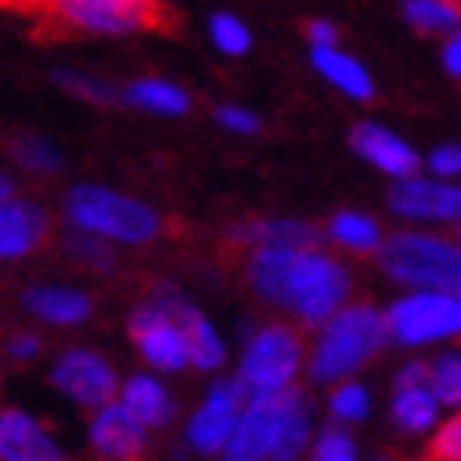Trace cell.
I'll return each instance as SVG.
<instances>
[{
  "label": "cell",
  "mask_w": 461,
  "mask_h": 461,
  "mask_svg": "<svg viewBox=\"0 0 461 461\" xmlns=\"http://www.w3.org/2000/svg\"><path fill=\"white\" fill-rule=\"evenodd\" d=\"M246 280L268 306L292 311L303 325L330 321L352 292V276L318 246H254Z\"/></svg>",
  "instance_id": "cell-1"
},
{
  "label": "cell",
  "mask_w": 461,
  "mask_h": 461,
  "mask_svg": "<svg viewBox=\"0 0 461 461\" xmlns=\"http://www.w3.org/2000/svg\"><path fill=\"white\" fill-rule=\"evenodd\" d=\"M390 340L386 314L371 303H344L340 311L318 325V340L306 356V371L314 382H340L371 363L378 348Z\"/></svg>",
  "instance_id": "cell-2"
},
{
  "label": "cell",
  "mask_w": 461,
  "mask_h": 461,
  "mask_svg": "<svg viewBox=\"0 0 461 461\" xmlns=\"http://www.w3.org/2000/svg\"><path fill=\"white\" fill-rule=\"evenodd\" d=\"M19 8L38 15L46 27H65L68 34H175L178 23L175 8L163 0H19Z\"/></svg>",
  "instance_id": "cell-3"
},
{
  "label": "cell",
  "mask_w": 461,
  "mask_h": 461,
  "mask_svg": "<svg viewBox=\"0 0 461 461\" xmlns=\"http://www.w3.org/2000/svg\"><path fill=\"white\" fill-rule=\"evenodd\" d=\"M65 220L76 230H91L113 246H144L159 235V212L151 204L106 185H72Z\"/></svg>",
  "instance_id": "cell-4"
},
{
  "label": "cell",
  "mask_w": 461,
  "mask_h": 461,
  "mask_svg": "<svg viewBox=\"0 0 461 461\" xmlns=\"http://www.w3.org/2000/svg\"><path fill=\"white\" fill-rule=\"evenodd\" d=\"M378 265L390 280L416 287V292L461 295V246L447 239L401 230V235L382 242Z\"/></svg>",
  "instance_id": "cell-5"
},
{
  "label": "cell",
  "mask_w": 461,
  "mask_h": 461,
  "mask_svg": "<svg viewBox=\"0 0 461 461\" xmlns=\"http://www.w3.org/2000/svg\"><path fill=\"white\" fill-rule=\"evenodd\" d=\"M246 401L249 390L239 375H212L208 386L197 401V409L185 416V428H182V443L194 450L197 457L216 461L223 454V447L230 443L239 420L246 412Z\"/></svg>",
  "instance_id": "cell-6"
},
{
  "label": "cell",
  "mask_w": 461,
  "mask_h": 461,
  "mask_svg": "<svg viewBox=\"0 0 461 461\" xmlns=\"http://www.w3.org/2000/svg\"><path fill=\"white\" fill-rule=\"evenodd\" d=\"M303 367V340L292 325H261V330L246 333L242 356L235 375L246 382L249 393H276L295 386V375Z\"/></svg>",
  "instance_id": "cell-7"
},
{
  "label": "cell",
  "mask_w": 461,
  "mask_h": 461,
  "mask_svg": "<svg viewBox=\"0 0 461 461\" xmlns=\"http://www.w3.org/2000/svg\"><path fill=\"white\" fill-rule=\"evenodd\" d=\"M129 340L137 344V356L144 359V367L159 371V375H178L189 367V344L185 330L175 318V311L151 295L140 306H132L129 314Z\"/></svg>",
  "instance_id": "cell-8"
},
{
  "label": "cell",
  "mask_w": 461,
  "mask_h": 461,
  "mask_svg": "<svg viewBox=\"0 0 461 461\" xmlns=\"http://www.w3.org/2000/svg\"><path fill=\"white\" fill-rule=\"evenodd\" d=\"M50 386L65 401H72L76 409L95 412V409L110 405V401H118L122 378H118V367H113L103 352L65 348L50 367Z\"/></svg>",
  "instance_id": "cell-9"
},
{
  "label": "cell",
  "mask_w": 461,
  "mask_h": 461,
  "mask_svg": "<svg viewBox=\"0 0 461 461\" xmlns=\"http://www.w3.org/2000/svg\"><path fill=\"white\" fill-rule=\"evenodd\" d=\"M386 325H390V340L405 344V348L457 337L461 333V295H447V292L405 295L386 311Z\"/></svg>",
  "instance_id": "cell-10"
},
{
  "label": "cell",
  "mask_w": 461,
  "mask_h": 461,
  "mask_svg": "<svg viewBox=\"0 0 461 461\" xmlns=\"http://www.w3.org/2000/svg\"><path fill=\"white\" fill-rule=\"evenodd\" d=\"M299 401H303V393L295 386L276 390V393H249L239 428L216 461H268L273 457L276 435H280V424Z\"/></svg>",
  "instance_id": "cell-11"
},
{
  "label": "cell",
  "mask_w": 461,
  "mask_h": 461,
  "mask_svg": "<svg viewBox=\"0 0 461 461\" xmlns=\"http://www.w3.org/2000/svg\"><path fill=\"white\" fill-rule=\"evenodd\" d=\"M148 428L132 416L122 401L95 409L87 420V443L103 461H140L148 450Z\"/></svg>",
  "instance_id": "cell-12"
},
{
  "label": "cell",
  "mask_w": 461,
  "mask_h": 461,
  "mask_svg": "<svg viewBox=\"0 0 461 461\" xmlns=\"http://www.w3.org/2000/svg\"><path fill=\"white\" fill-rule=\"evenodd\" d=\"M0 461H68V454L34 412L8 405L0 409Z\"/></svg>",
  "instance_id": "cell-13"
},
{
  "label": "cell",
  "mask_w": 461,
  "mask_h": 461,
  "mask_svg": "<svg viewBox=\"0 0 461 461\" xmlns=\"http://www.w3.org/2000/svg\"><path fill=\"white\" fill-rule=\"evenodd\" d=\"M156 295H159V299L170 306V311H175V318L182 321L185 344H189V367L201 371V375H220L223 363H227V344H223V337H220L216 325L208 321L182 292H175V287L163 284Z\"/></svg>",
  "instance_id": "cell-14"
},
{
  "label": "cell",
  "mask_w": 461,
  "mask_h": 461,
  "mask_svg": "<svg viewBox=\"0 0 461 461\" xmlns=\"http://www.w3.org/2000/svg\"><path fill=\"white\" fill-rule=\"evenodd\" d=\"M390 208L405 220H438L450 223L461 220V189L424 178H397L390 189Z\"/></svg>",
  "instance_id": "cell-15"
},
{
  "label": "cell",
  "mask_w": 461,
  "mask_h": 461,
  "mask_svg": "<svg viewBox=\"0 0 461 461\" xmlns=\"http://www.w3.org/2000/svg\"><path fill=\"white\" fill-rule=\"evenodd\" d=\"M19 303H23V311L34 321L53 325V330H76V325H84L95 311L91 295L80 292V287H68V284H31Z\"/></svg>",
  "instance_id": "cell-16"
},
{
  "label": "cell",
  "mask_w": 461,
  "mask_h": 461,
  "mask_svg": "<svg viewBox=\"0 0 461 461\" xmlns=\"http://www.w3.org/2000/svg\"><path fill=\"white\" fill-rule=\"evenodd\" d=\"M50 235V216L31 201H0V261L31 258Z\"/></svg>",
  "instance_id": "cell-17"
},
{
  "label": "cell",
  "mask_w": 461,
  "mask_h": 461,
  "mask_svg": "<svg viewBox=\"0 0 461 461\" xmlns=\"http://www.w3.org/2000/svg\"><path fill=\"white\" fill-rule=\"evenodd\" d=\"M118 401L140 420L148 431L170 428V424H175V412H178L175 393L167 390V382L159 378V371H151V367L140 371V375H129V378L122 382Z\"/></svg>",
  "instance_id": "cell-18"
},
{
  "label": "cell",
  "mask_w": 461,
  "mask_h": 461,
  "mask_svg": "<svg viewBox=\"0 0 461 461\" xmlns=\"http://www.w3.org/2000/svg\"><path fill=\"white\" fill-rule=\"evenodd\" d=\"M352 151L356 156H363L371 167H378L382 175H390V178H412L416 175V151L393 137L390 129H382V125H371V122H363L352 129Z\"/></svg>",
  "instance_id": "cell-19"
},
{
  "label": "cell",
  "mask_w": 461,
  "mask_h": 461,
  "mask_svg": "<svg viewBox=\"0 0 461 461\" xmlns=\"http://www.w3.org/2000/svg\"><path fill=\"white\" fill-rule=\"evenodd\" d=\"M311 61H314V68L325 76V80H330L337 91L348 95V99H359V103L375 99V84H371L367 68H363L359 61H352V57L337 53V46H314Z\"/></svg>",
  "instance_id": "cell-20"
},
{
  "label": "cell",
  "mask_w": 461,
  "mask_h": 461,
  "mask_svg": "<svg viewBox=\"0 0 461 461\" xmlns=\"http://www.w3.org/2000/svg\"><path fill=\"white\" fill-rule=\"evenodd\" d=\"M438 416V397L428 386H412V390H393V405H390V420L397 431L405 435H424L431 431Z\"/></svg>",
  "instance_id": "cell-21"
},
{
  "label": "cell",
  "mask_w": 461,
  "mask_h": 461,
  "mask_svg": "<svg viewBox=\"0 0 461 461\" xmlns=\"http://www.w3.org/2000/svg\"><path fill=\"white\" fill-rule=\"evenodd\" d=\"M235 239L246 246H318V230L299 220H258L235 227Z\"/></svg>",
  "instance_id": "cell-22"
},
{
  "label": "cell",
  "mask_w": 461,
  "mask_h": 461,
  "mask_svg": "<svg viewBox=\"0 0 461 461\" xmlns=\"http://www.w3.org/2000/svg\"><path fill=\"white\" fill-rule=\"evenodd\" d=\"M125 103L140 106L148 113H163V118H182L189 110V95L167 80H137V84H129Z\"/></svg>",
  "instance_id": "cell-23"
},
{
  "label": "cell",
  "mask_w": 461,
  "mask_h": 461,
  "mask_svg": "<svg viewBox=\"0 0 461 461\" xmlns=\"http://www.w3.org/2000/svg\"><path fill=\"white\" fill-rule=\"evenodd\" d=\"M311 447H314V424H311V409H306V397H303L280 424V435H276L268 461H299Z\"/></svg>",
  "instance_id": "cell-24"
},
{
  "label": "cell",
  "mask_w": 461,
  "mask_h": 461,
  "mask_svg": "<svg viewBox=\"0 0 461 461\" xmlns=\"http://www.w3.org/2000/svg\"><path fill=\"white\" fill-rule=\"evenodd\" d=\"M330 239L352 254H378L382 249V235H378V223L363 212H337L330 220Z\"/></svg>",
  "instance_id": "cell-25"
},
{
  "label": "cell",
  "mask_w": 461,
  "mask_h": 461,
  "mask_svg": "<svg viewBox=\"0 0 461 461\" xmlns=\"http://www.w3.org/2000/svg\"><path fill=\"white\" fill-rule=\"evenodd\" d=\"M401 15L420 34H447L461 27V5H454V0H405Z\"/></svg>",
  "instance_id": "cell-26"
},
{
  "label": "cell",
  "mask_w": 461,
  "mask_h": 461,
  "mask_svg": "<svg viewBox=\"0 0 461 461\" xmlns=\"http://www.w3.org/2000/svg\"><path fill=\"white\" fill-rule=\"evenodd\" d=\"M113 242L99 239V235H91V230H68V239H65V249H68V258L76 265H84L87 273H113Z\"/></svg>",
  "instance_id": "cell-27"
},
{
  "label": "cell",
  "mask_w": 461,
  "mask_h": 461,
  "mask_svg": "<svg viewBox=\"0 0 461 461\" xmlns=\"http://www.w3.org/2000/svg\"><path fill=\"white\" fill-rule=\"evenodd\" d=\"M371 412V393L363 382H352V378H340L333 393H330V416L337 424H359V420H367Z\"/></svg>",
  "instance_id": "cell-28"
},
{
  "label": "cell",
  "mask_w": 461,
  "mask_h": 461,
  "mask_svg": "<svg viewBox=\"0 0 461 461\" xmlns=\"http://www.w3.org/2000/svg\"><path fill=\"white\" fill-rule=\"evenodd\" d=\"M12 151H15V163L31 170V175H57V170H61V151L46 137H38V132H23Z\"/></svg>",
  "instance_id": "cell-29"
},
{
  "label": "cell",
  "mask_w": 461,
  "mask_h": 461,
  "mask_svg": "<svg viewBox=\"0 0 461 461\" xmlns=\"http://www.w3.org/2000/svg\"><path fill=\"white\" fill-rule=\"evenodd\" d=\"M428 390L438 405H461V356H438L428 371Z\"/></svg>",
  "instance_id": "cell-30"
},
{
  "label": "cell",
  "mask_w": 461,
  "mask_h": 461,
  "mask_svg": "<svg viewBox=\"0 0 461 461\" xmlns=\"http://www.w3.org/2000/svg\"><path fill=\"white\" fill-rule=\"evenodd\" d=\"M53 80L61 84L65 91L80 95V99L103 103V106H110V103H122V99H125V95H118L113 87H106L103 80H91V76H80V72H53Z\"/></svg>",
  "instance_id": "cell-31"
},
{
  "label": "cell",
  "mask_w": 461,
  "mask_h": 461,
  "mask_svg": "<svg viewBox=\"0 0 461 461\" xmlns=\"http://www.w3.org/2000/svg\"><path fill=\"white\" fill-rule=\"evenodd\" d=\"M212 42L220 53L239 57L249 50V31L239 23L235 15H212Z\"/></svg>",
  "instance_id": "cell-32"
},
{
  "label": "cell",
  "mask_w": 461,
  "mask_h": 461,
  "mask_svg": "<svg viewBox=\"0 0 461 461\" xmlns=\"http://www.w3.org/2000/svg\"><path fill=\"white\" fill-rule=\"evenodd\" d=\"M314 461H359L356 457V443L352 435L340 428H325L318 438H314Z\"/></svg>",
  "instance_id": "cell-33"
},
{
  "label": "cell",
  "mask_w": 461,
  "mask_h": 461,
  "mask_svg": "<svg viewBox=\"0 0 461 461\" xmlns=\"http://www.w3.org/2000/svg\"><path fill=\"white\" fill-rule=\"evenodd\" d=\"M428 457L431 461H461V412L438 428V435L431 438Z\"/></svg>",
  "instance_id": "cell-34"
},
{
  "label": "cell",
  "mask_w": 461,
  "mask_h": 461,
  "mask_svg": "<svg viewBox=\"0 0 461 461\" xmlns=\"http://www.w3.org/2000/svg\"><path fill=\"white\" fill-rule=\"evenodd\" d=\"M216 122L230 132H242V137H249V132H258L261 122H258V113H249L242 106H216Z\"/></svg>",
  "instance_id": "cell-35"
},
{
  "label": "cell",
  "mask_w": 461,
  "mask_h": 461,
  "mask_svg": "<svg viewBox=\"0 0 461 461\" xmlns=\"http://www.w3.org/2000/svg\"><path fill=\"white\" fill-rule=\"evenodd\" d=\"M428 167L435 170L438 178H454V175H461V148H457V144L435 148V151H431V159H428Z\"/></svg>",
  "instance_id": "cell-36"
},
{
  "label": "cell",
  "mask_w": 461,
  "mask_h": 461,
  "mask_svg": "<svg viewBox=\"0 0 461 461\" xmlns=\"http://www.w3.org/2000/svg\"><path fill=\"white\" fill-rule=\"evenodd\" d=\"M8 359L12 363H31L34 356H38V337L34 333H15L12 340H8Z\"/></svg>",
  "instance_id": "cell-37"
},
{
  "label": "cell",
  "mask_w": 461,
  "mask_h": 461,
  "mask_svg": "<svg viewBox=\"0 0 461 461\" xmlns=\"http://www.w3.org/2000/svg\"><path fill=\"white\" fill-rule=\"evenodd\" d=\"M428 363H405L393 378V390H412V386H428Z\"/></svg>",
  "instance_id": "cell-38"
},
{
  "label": "cell",
  "mask_w": 461,
  "mask_h": 461,
  "mask_svg": "<svg viewBox=\"0 0 461 461\" xmlns=\"http://www.w3.org/2000/svg\"><path fill=\"white\" fill-rule=\"evenodd\" d=\"M306 38H311V46H337V27L314 19V23H306Z\"/></svg>",
  "instance_id": "cell-39"
},
{
  "label": "cell",
  "mask_w": 461,
  "mask_h": 461,
  "mask_svg": "<svg viewBox=\"0 0 461 461\" xmlns=\"http://www.w3.org/2000/svg\"><path fill=\"white\" fill-rule=\"evenodd\" d=\"M443 65L450 76H461V27L447 38V46H443Z\"/></svg>",
  "instance_id": "cell-40"
},
{
  "label": "cell",
  "mask_w": 461,
  "mask_h": 461,
  "mask_svg": "<svg viewBox=\"0 0 461 461\" xmlns=\"http://www.w3.org/2000/svg\"><path fill=\"white\" fill-rule=\"evenodd\" d=\"M15 194V185H12V178L5 175V170H0V201H8Z\"/></svg>",
  "instance_id": "cell-41"
},
{
  "label": "cell",
  "mask_w": 461,
  "mask_h": 461,
  "mask_svg": "<svg viewBox=\"0 0 461 461\" xmlns=\"http://www.w3.org/2000/svg\"><path fill=\"white\" fill-rule=\"evenodd\" d=\"M194 457H197V454L189 450V447H185V450H175V454H170V461H194Z\"/></svg>",
  "instance_id": "cell-42"
},
{
  "label": "cell",
  "mask_w": 461,
  "mask_h": 461,
  "mask_svg": "<svg viewBox=\"0 0 461 461\" xmlns=\"http://www.w3.org/2000/svg\"><path fill=\"white\" fill-rule=\"evenodd\" d=\"M0 5H8V8H19V0H0Z\"/></svg>",
  "instance_id": "cell-43"
},
{
  "label": "cell",
  "mask_w": 461,
  "mask_h": 461,
  "mask_svg": "<svg viewBox=\"0 0 461 461\" xmlns=\"http://www.w3.org/2000/svg\"><path fill=\"white\" fill-rule=\"evenodd\" d=\"M454 5H461V0H454Z\"/></svg>",
  "instance_id": "cell-44"
},
{
  "label": "cell",
  "mask_w": 461,
  "mask_h": 461,
  "mask_svg": "<svg viewBox=\"0 0 461 461\" xmlns=\"http://www.w3.org/2000/svg\"><path fill=\"white\" fill-rule=\"evenodd\" d=\"M378 461H382V457H378Z\"/></svg>",
  "instance_id": "cell-45"
},
{
  "label": "cell",
  "mask_w": 461,
  "mask_h": 461,
  "mask_svg": "<svg viewBox=\"0 0 461 461\" xmlns=\"http://www.w3.org/2000/svg\"><path fill=\"white\" fill-rule=\"evenodd\" d=\"M457 227H461V223H457Z\"/></svg>",
  "instance_id": "cell-46"
}]
</instances>
